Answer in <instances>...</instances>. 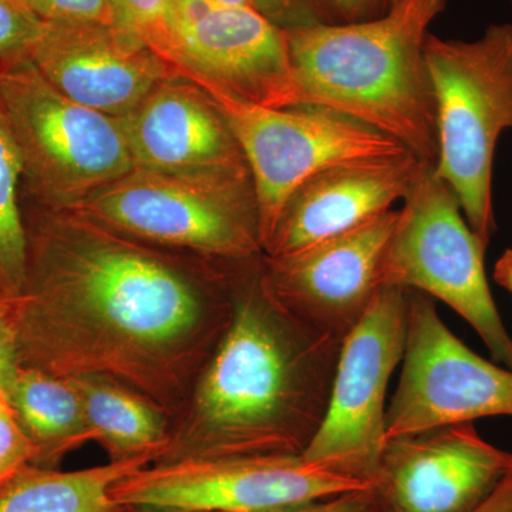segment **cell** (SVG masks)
<instances>
[{"mask_svg": "<svg viewBox=\"0 0 512 512\" xmlns=\"http://www.w3.org/2000/svg\"><path fill=\"white\" fill-rule=\"evenodd\" d=\"M5 397L35 448V466L56 468L70 451L93 441L82 397L70 377L19 366Z\"/></svg>", "mask_w": 512, "mask_h": 512, "instance_id": "18", "label": "cell"}, {"mask_svg": "<svg viewBox=\"0 0 512 512\" xmlns=\"http://www.w3.org/2000/svg\"><path fill=\"white\" fill-rule=\"evenodd\" d=\"M399 211H387L345 234L296 254L259 259L262 281L288 311L345 339L382 288V265Z\"/></svg>", "mask_w": 512, "mask_h": 512, "instance_id": "13", "label": "cell"}, {"mask_svg": "<svg viewBox=\"0 0 512 512\" xmlns=\"http://www.w3.org/2000/svg\"><path fill=\"white\" fill-rule=\"evenodd\" d=\"M43 29L23 0H0V72L32 62Z\"/></svg>", "mask_w": 512, "mask_h": 512, "instance_id": "23", "label": "cell"}, {"mask_svg": "<svg viewBox=\"0 0 512 512\" xmlns=\"http://www.w3.org/2000/svg\"><path fill=\"white\" fill-rule=\"evenodd\" d=\"M28 239L22 207V161L0 104V296L16 302L26 281Z\"/></svg>", "mask_w": 512, "mask_h": 512, "instance_id": "21", "label": "cell"}, {"mask_svg": "<svg viewBox=\"0 0 512 512\" xmlns=\"http://www.w3.org/2000/svg\"><path fill=\"white\" fill-rule=\"evenodd\" d=\"M410 289L382 286L343 339L325 419L301 454L370 483L386 444L387 386L406 348Z\"/></svg>", "mask_w": 512, "mask_h": 512, "instance_id": "9", "label": "cell"}, {"mask_svg": "<svg viewBox=\"0 0 512 512\" xmlns=\"http://www.w3.org/2000/svg\"><path fill=\"white\" fill-rule=\"evenodd\" d=\"M22 207L19 366L107 377L177 413L231 323L234 274L198 278L82 214Z\"/></svg>", "mask_w": 512, "mask_h": 512, "instance_id": "1", "label": "cell"}, {"mask_svg": "<svg viewBox=\"0 0 512 512\" xmlns=\"http://www.w3.org/2000/svg\"><path fill=\"white\" fill-rule=\"evenodd\" d=\"M272 512H386L372 487L319 498Z\"/></svg>", "mask_w": 512, "mask_h": 512, "instance_id": "27", "label": "cell"}, {"mask_svg": "<svg viewBox=\"0 0 512 512\" xmlns=\"http://www.w3.org/2000/svg\"><path fill=\"white\" fill-rule=\"evenodd\" d=\"M261 256L235 262L231 323L154 463L301 456L322 426L343 340L266 289Z\"/></svg>", "mask_w": 512, "mask_h": 512, "instance_id": "2", "label": "cell"}, {"mask_svg": "<svg viewBox=\"0 0 512 512\" xmlns=\"http://www.w3.org/2000/svg\"><path fill=\"white\" fill-rule=\"evenodd\" d=\"M471 512H512V470L493 493Z\"/></svg>", "mask_w": 512, "mask_h": 512, "instance_id": "30", "label": "cell"}, {"mask_svg": "<svg viewBox=\"0 0 512 512\" xmlns=\"http://www.w3.org/2000/svg\"><path fill=\"white\" fill-rule=\"evenodd\" d=\"M448 0H393L377 18L285 30L302 106L346 114L436 163L424 46Z\"/></svg>", "mask_w": 512, "mask_h": 512, "instance_id": "3", "label": "cell"}, {"mask_svg": "<svg viewBox=\"0 0 512 512\" xmlns=\"http://www.w3.org/2000/svg\"><path fill=\"white\" fill-rule=\"evenodd\" d=\"M133 168L165 173L248 168L214 101L180 73L121 117Z\"/></svg>", "mask_w": 512, "mask_h": 512, "instance_id": "17", "label": "cell"}, {"mask_svg": "<svg viewBox=\"0 0 512 512\" xmlns=\"http://www.w3.org/2000/svg\"><path fill=\"white\" fill-rule=\"evenodd\" d=\"M15 303H0V390L3 393L19 367Z\"/></svg>", "mask_w": 512, "mask_h": 512, "instance_id": "29", "label": "cell"}, {"mask_svg": "<svg viewBox=\"0 0 512 512\" xmlns=\"http://www.w3.org/2000/svg\"><path fill=\"white\" fill-rule=\"evenodd\" d=\"M153 463L147 456L77 471L29 464L0 488V512H128L111 490Z\"/></svg>", "mask_w": 512, "mask_h": 512, "instance_id": "20", "label": "cell"}, {"mask_svg": "<svg viewBox=\"0 0 512 512\" xmlns=\"http://www.w3.org/2000/svg\"><path fill=\"white\" fill-rule=\"evenodd\" d=\"M369 485L302 456H259L153 463L123 478L111 494L131 508L272 512Z\"/></svg>", "mask_w": 512, "mask_h": 512, "instance_id": "10", "label": "cell"}, {"mask_svg": "<svg viewBox=\"0 0 512 512\" xmlns=\"http://www.w3.org/2000/svg\"><path fill=\"white\" fill-rule=\"evenodd\" d=\"M33 461L35 448L6 402L0 406V488Z\"/></svg>", "mask_w": 512, "mask_h": 512, "instance_id": "25", "label": "cell"}, {"mask_svg": "<svg viewBox=\"0 0 512 512\" xmlns=\"http://www.w3.org/2000/svg\"><path fill=\"white\" fill-rule=\"evenodd\" d=\"M0 104L22 161V201L69 211L133 170L123 123L60 93L32 62L0 72Z\"/></svg>", "mask_w": 512, "mask_h": 512, "instance_id": "6", "label": "cell"}, {"mask_svg": "<svg viewBox=\"0 0 512 512\" xmlns=\"http://www.w3.org/2000/svg\"><path fill=\"white\" fill-rule=\"evenodd\" d=\"M128 512H211V511H184V510H163V508H131Z\"/></svg>", "mask_w": 512, "mask_h": 512, "instance_id": "32", "label": "cell"}, {"mask_svg": "<svg viewBox=\"0 0 512 512\" xmlns=\"http://www.w3.org/2000/svg\"><path fill=\"white\" fill-rule=\"evenodd\" d=\"M124 25L180 72L175 42V0H111Z\"/></svg>", "mask_w": 512, "mask_h": 512, "instance_id": "22", "label": "cell"}, {"mask_svg": "<svg viewBox=\"0 0 512 512\" xmlns=\"http://www.w3.org/2000/svg\"><path fill=\"white\" fill-rule=\"evenodd\" d=\"M424 56L436 104L434 173L488 245L497 229L495 150L505 131H512V25L493 23L474 40L430 33Z\"/></svg>", "mask_w": 512, "mask_h": 512, "instance_id": "4", "label": "cell"}, {"mask_svg": "<svg viewBox=\"0 0 512 512\" xmlns=\"http://www.w3.org/2000/svg\"><path fill=\"white\" fill-rule=\"evenodd\" d=\"M318 23H350L383 15L393 0H298Z\"/></svg>", "mask_w": 512, "mask_h": 512, "instance_id": "26", "label": "cell"}, {"mask_svg": "<svg viewBox=\"0 0 512 512\" xmlns=\"http://www.w3.org/2000/svg\"><path fill=\"white\" fill-rule=\"evenodd\" d=\"M382 265L383 286L412 289L457 312L500 365L512 369V339L498 313L484 255L456 194L426 165L404 197Z\"/></svg>", "mask_w": 512, "mask_h": 512, "instance_id": "7", "label": "cell"}, {"mask_svg": "<svg viewBox=\"0 0 512 512\" xmlns=\"http://www.w3.org/2000/svg\"><path fill=\"white\" fill-rule=\"evenodd\" d=\"M82 397L92 440L110 461L163 456L170 441V414L116 380L100 376L70 377Z\"/></svg>", "mask_w": 512, "mask_h": 512, "instance_id": "19", "label": "cell"}, {"mask_svg": "<svg viewBox=\"0 0 512 512\" xmlns=\"http://www.w3.org/2000/svg\"><path fill=\"white\" fill-rule=\"evenodd\" d=\"M69 211L144 244L212 261L242 262L264 254L249 168L202 173L133 168Z\"/></svg>", "mask_w": 512, "mask_h": 512, "instance_id": "5", "label": "cell"}, {"mask_svg": "<svg viewBox=\"0 0 512 512\" xmlns=\"http://www.w3.org/2000/svg\"><path fill=\"white\" fill-rule=\"evenodd\" d=\"M43 23L124 26L111 0H23ZM128 29V28H127Z\"/></svg>", "mask_w": 512, "mask_h": 512, "instance_id": "24", "label": "cell"}, {"mask_svg": "<svg viewBox=\"0 0 512 512\" xmlns=\"http://www.w3.org/2000/svg\"><path fill=\"white\" fill-rule=\"evenodd\" d=\"M5 403H6L5 393H3L2 390H0V406H2V404H5Z\"/></svg>", "mask_w": 512, "mask_h": 512, "instance_id": "33", "label": "cell"}, {"mask_svg": "<svg viewBox=\"0 0 512 512\" xmlns=\"http://www.w3.org/2000/svg\"><path fill=\"white\" fill-rule=\"evenodd\" d=\"M181 76L220 87L258 106H302L285 30L248 6L175 0Z\"/></svg>", "mask_w": 512, "mask_h": 512, "instance_id": "12", "label": "cell"}, {"mask_svg": "<svg viewBox=\"0 0 512 512\" xmlns=\"http://www.w3.org/2000/svg\"><path fill=\"white\" fill-rule=\"evenodd\" d=\"M511 470L473 423L451 424L387 440L370 487L386 512H471Z\"/></svg>", "mask_w": 512, "mask_h": 512, "instance_id": "14", "label": "cell"}, {"mask_svg": "<svg viewBox=\"0 0 512 512\" xmlns=\"http://www.w3.org/2000/svg\"><path fill=\"white\" fill-rule=\"evenodd\" d=\"M494 281L512 293V248L507 249L495 264Z\"/></svg>", "mask_w": 512, "mask_h": 512, "instance_id": "31", "label": "cell"}, {"mask_svg": "<svg viewBox=\"0 0 512 512\" xmlns=\"http://www.w3.org/2000/svg\"><path fill=\"white\" fill-rule=\"evenodd\" d=\"M0 303H15V302L8 301V299L2 298V296H0Z\"/></svg>", "mask_w": 512, "mask_h": 512, "instance_id": "34", "label": "cell"}, {"mask_svg": "<svg viewBox=\"0 0 512 512\" xmlns=\"http://www.w3.org/2000/svg\"><path fill=\"white\" fill-rule=\"evenodd\" d=\"M402 377L386 412V441L421 431L512 416V369L467 348L433 298L410 289Z\"/></svg>", "mask_w": 512, "mask_h": 512, "instance_id": "11", "label": "cell"}, {"mask_svg": "<svg viewBox=\"0 0 512 512\" xmlns=\"http://www.w3.org/2000/svg\"><path fill=\"white\" fill-rule=\"evenodd\" d=\"M510 2H512V0H510Z\"/></svg>", "mask_w": 512, "mask_h": 512, "instance_id": "35", "label": "cell"}, {"mask_svg": "<svg viewBox=\"0 0 512 512\" xmlns=\"http://www.w3.org/2000/svg\"><path fill=\"white\" fill-rule=\"evenodd\" d=\"M32 63L64 96L117 119L180 73L124 26L45 23Z\"/></svg>", "mask_w": 512, "mask_h": 512, "instance_id": "15", "label": "cell"}, {"mask_svg": "<svg viewBox=\"0 0 512 512\" xmlns=\"http://www.w3.org/2000/svg\"><path fill=\"white\" fill-rule=\"evenodd\" d=\"M426 165L409 151L316 174L286 204L264 255L296 254L372 221L404 200Z\"/></svg>", "mask_w": 512, "mask_h": 512, "instance_id": "16", "label": "cell"}, {"mask_svg": "<svg viewBox=\"0 0 512 512\" xmlns=\"http://www.w3.org/2000/svg\"><path fill=\"white\" fill-rule=\"evenodd\" d=\"M190 80L214 101L247 161L262 251L292 195L316 174L336 165L409 153L394 138L338 111L316 106L272 109L239 100L204 80Z\"/></svg>", "mask_w": 512, "mask_h": 512, "instance_id": "8", "label": "cell"}, {"mask_svg": "<svg viewBox=\"0 0 512 512\" xmlns=\"http://www.w3.org/2000/svg\"><path fill=\"white\" fill-rule=\"evenodd\" d=\"M224 2L248 6L284 30L318 23L298 0H224Z\"/></svg>", "mask_w": 512, "mask_h": 512, "instance_id": "28", "label": "cell"}]
</instances>
